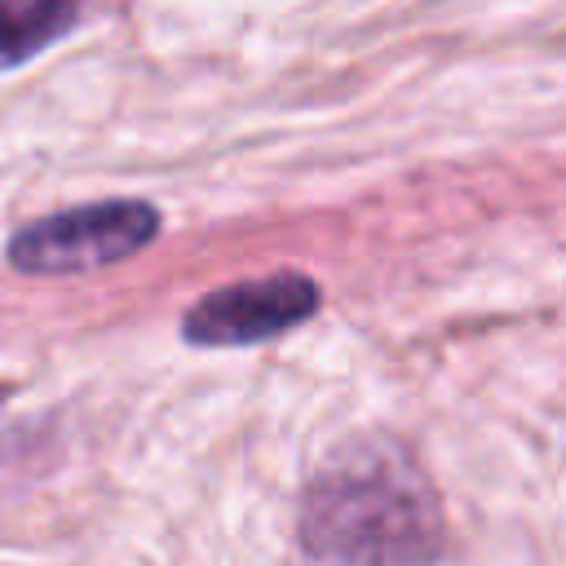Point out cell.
Listing matches in <instances>:
<instances>
[{"mask_svg":"<svg viewBox=\"0 0 566 566\" xmlns=\"http://www.w3.org/2000/svg\"><path fill=\"white\" fill-rule=\"evenodd\" d=\"M301 548L318 566H438V491L398 438H345L301 495Z\"/></svg>","mask_w":566,"mask_h":566,"instance_id":"obj_1","label":"cell"},{"mask_svg":"<svg viewBox=\"0 0 566 566\" xmlns=\"http://www.w3.org/2000/svg\"><path fill=\"white\" fill-rule=\"evenodd\" d=\"M159 234V212L142 199H106L66 208L22 226L9 239V265L22 274H75L115 265Z\"/></svg>","mask_w":566,"mask_h":566,"instance_id":"obj_2","label":"cell"},{"mask_svg":"<svg viewBox=\"0 0 566 566\" xmlns=\"http://www.w3.org/2000/svg\"><path fill=\"white\" fill-rule=\"evenodd\" d=\"M314 310H318L314 279L283 270L270 279H243V283L208 292L203 301L186 310L181 336L190 345H256V340H270L296 327Z\"/></svg>","mask_w":566,"mask_h":566,"instance_id":"obj_3","label":"cell"},{"mask_svg":"<svg viewBox=\"0 0 566 566\" xmlns=\"http://www.w3.org/2000/svg\"><path fill=\"white\" fill-rule=\"evenodd\" d=\"M75 22L71 0H0V66L35 57Z\"/></svg>","mask_w":566,"mask_h":566,"instance_id":"obj_4","label":"cell"}]
</instances>
